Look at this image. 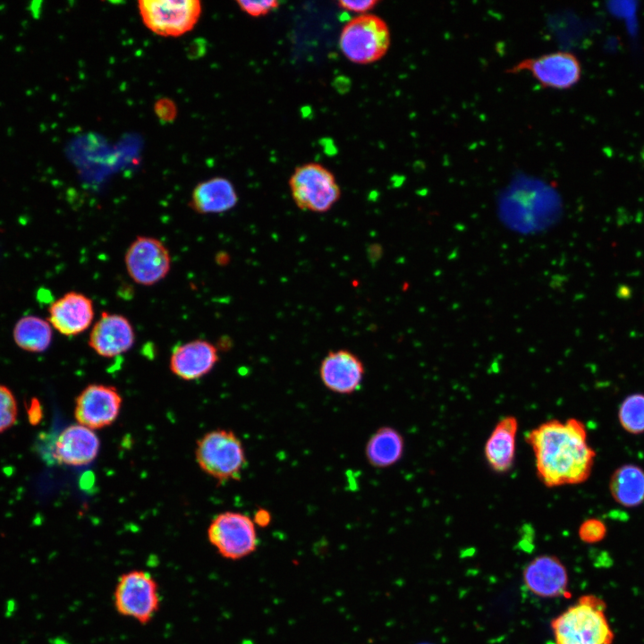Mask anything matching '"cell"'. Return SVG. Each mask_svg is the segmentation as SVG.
Listing matches in <instances>:
<instances>
[{"mask_svg":"<svg viewBox=\"0 0 644 644\" xmlns=\"http://www.w3.org/2000/svg\"><path fill=\"white\" fill-rule=\"evenodd\" d=\"M404 452V440L401 433L388 426L377 429L365 447V456L375 468H388L400 461Z\"/></svg>","mask_w":644,"mask_h":644,"instance_id":"20","label":"cell"},{"mask_svg":"<svg viewBox=\"0 0 644 644\" xmlns=\"http://www.w3.org/2000/svg\"><path fill=\"white\" fill-rule=\"evenodd\" d=\"M365 369L360 359L349 350L330 351L319 367L323 385L331 392L351 394L361 385Z\"/></svg>","mask_w":644,"mask_h":644,"instance_id":"12","label":"cell"},{"mask_svg":"<svg viewBox=\"0 0 644 644\" xmlns=\"http://www.w3.org/2000/svg\"><path fill=\"white\" fill-rule=\"evenodd\" d=\"M605 609L599 597L581 596L551 621L555 644H612L614 635Z\"/></svg>","mask_w":644,"mask_h":644,"instance_id":"2","label":"cell"},{"mask_svg":"<svg viewBox=\"0 0 644 644\" xmlns=\"http://www.w3.org/2000/svg\"><path fill=\"white\" fill-rule=\"evenodd\" d=\"M240 9L252 17L265 16L275 11L279 6V2L275 0L261 1H237Z\"/></svg>","mask_w":644,"mask_h":644,"instance_id":"26","label":"cell"},{"mask_svg":"<svg viewBox=\"0 0 644 644\" xmlns=\"http://www.w3.org/2000/svg\"><path fill=\"white\" fill-rule=\"evenodd\" d=\"M421 644H428V643H421Z\"/></svg>","mask_w":644,"mask_h":644,"instance_id":"30","label":"cell"},{"mask_svg":"<svg viewBox=\"0 0 644 644\" xmlns=\"http://www.w3.org/2000/svg\"><path fill=\"white\" fill-rule=\"evenodd\" d=\"M253 521L260 527H266L271 521V515L267 510L258 509L255 513Z\"/></svg>","mask_w":644,"mask_h":644,"instance_id":"29","label":"cell"},{"mask_svg":"<svg viewBox=\"0 0 644 644\" xmlns=\"http://www.w3.org/2000/svg\"><path fill=\"white\" fill-rule=\"evenodd\" d=\"M15 343L24 351L41 352L46 351L52 341L50 324L35 316L21 318L13 329Z\"/></svg>","mask_w":644,"mask_h":644,"instance_id":"22","label":"cell"},{"mask_svg":"<svg viewBox=\"0 0 644 644\" xmlns=\"http://www.w3.org/2000/svg\"><path fill=\"white\" fill-rule=\"evenodd\" d=\"M391 33L385 20L373 13L360 14L343 27L339 48L346 59L358 64L380 60L387 53Z\"/></svg>","mask_w":644,"mask_h":644,"instance_id":"3","label":"cell"},{"mask_svg":"<svg viewBox=\"0 0 644 644\" xmlns=\"http://www.w3.org/2000/svg\"><path fill=\"white\" fill-rule=\"evenodd\" d=\"M17 416L18 405L13 392L0 385V433L12 428Z\"/></svg>","mask_w":644,"mask_h":644,"instance_id":"24","label":"cell"},{"mask_svg":"<svg viewBox=\"0 0 644 644\" xmlns=\"http://www.w3.org/2000/svg\"><path fill=\"white\" fill-rule=\"evenodd\" d=\"M528 589L541 597H555L566 593L568 574L559 558L542 555L532 559L523 570Z\"/></svg>","mask_w":644,"mask_h":644,"instance_id":"17","label":"cell"},{"mask_svg":"<svg viewBox=\"0 0 644 644\" xmlns=\"http://www.w3.org/2000/svg\"><path fill=\"white\" fill-rule=\"evenodd\" d=\"M219 360L217 348L208 341L196 339L178 344L170 357V369L184 380H195L209 373Z\"/></svg>","mask_w":644,"mask_h":644,"instance_id":"16","label":"cell"},{"mask_svg":"<svg viewBox=\"0 0 644 644\" xmlns=\"http://www.w3.org/2000/svg\"><path fill=\"white\" fill-rule=\"evenodd\" d=\"M100 442L96 433L80 424H72L57 436L52 457L67 466H84L91 463L99 452Z\"/></svg>","mask_w":644,"mask_h":644,"instance_id":"14","label":"cell"},{"mask_svg":"<svg viewBox=\"0 0 644 644\" xmlns=\"http://www.w3.org/2000/svg\"><path fill=\"white\" fill-rule=\"evenodd\" d=\"M521 72H530L543 88L568 89L579 82L581 65L573 54L556 51L523 59L506 71L513 74Z\"/></svg>","mask_w":644,"mask_h":644,"instance_id":"9","label":"cell"},{"mask_svg":"<svg viewBox=\"0 0 644 644\" xmlns=\"http://www.w3.org/2000/svg\"><path fill=\"white\" fill-rule=\"evenodd\" d=\"M606 535V524L597 518H589L584 521L579 528L580 540L588 544L600 542L605 538Z\"/></svg>","mask_w":644,"mask_h":644,"instance_id":"25","label":"cell"},{"mask_svg":"<svg viewBox=\"0 0 644 644\" xmlns=\"http://www.w3.org/2000/svg\"><path fill=\"white\" fill-rule=\"evenodd\" d=\"M135 333L123 315L103 312L93 326L89 345L99 356L113 358L128 352L134 344Z\"/></svg>","mask_w":644,"mask_h":644,"instance_id":"13","label":"cell"},{"mask_svg":"<svg viewBox=\"0 0 644 644\" xmlns=\"http://www.w3.org/2000/svg\"><path fill=\"white\" fill-rule=\"evenodd\" d=\"M614 500L623 507L633 508L644 502V470L638 465L618 467L609 481Z\"/></svg>","mask_w":644,"mask_h":644,"instance_id":"21","label":"cell"},{"mask_svg":"<svg viewBox=\"0 0 644 644\" xmlns=\"http://www.w3.org/2000/svg\"><path fill=\"white\" fill-rule=\"evenodd\" d=\"M377 4V0L339 1L337 3L340 8L358 13V15L369 13Z\"/></svg>","mask_w":644,"mask_h":644,"instance_id":"27","label":"cell"},{"mask_svg":"<svg viewBox=\"0 0 644 644\" xmlns=\"http://www.w3.org/2000/svg\"><path fill=\"white\" fill-rule=\"evenodd\" d=\"M122 406V396L113 386L91 384L78 395L74 416L78 423L90 429L103 428L114 422Z\"/></svg>","mask_w":644,"mask_h":644,"instance_id":"11","label":"cell"},{"mask_svg":"<svg viewBox=\"0 0 644 644\" xmlns=\"http://www.w3.org/2000/svg\"><path fill=\"white\" fill-rule=\"evenodd\" d=\"M126 270L138 284L150 286L159 283L169 273L171 257L166 246L158 239L138 236L124 256Z\"/></svg>","mask_w":644,"mask_h":644,"instance_id":"10","label":"cell"},{"mask_svg":"<svg viewBox=\"0 0 644 644\" xmlns=\"http://www.w3.org/2000/svg\"><path fill=\"white\" fill-rule=\"evenodd\" d=\"M195 455L200 469L220 483L239 479L247 463L242 441L227 429L205 434L197 443Z\"/></svg>","mask_w":644,"mask_h":644,"instance_id":"4","label":"cell"},{"mask_svg":"<svg viewBox=\"0 0 644 644\" xmlns=\"http://www.w3.org/2000/svg\"><path fill=\"white\" fill-rule=\"evenodd\" d=\"M295 205L301 210L324 213L339 200L341 189L334 174L319 163L295 167L289 179Z\"/></svg>","mask_w":644,"mask_h":644,"instance_id":"5","label":"cell"},{"mask_svg":"<svg viewBox=\"0 0 644 644\" xmlns=\"http://www.w3.org/2000/svg\"><path fill=\"white\" fill-rule=\"evenodd\" d=\"M518 420L514 416L502 418L490 433L484 447L489 467L497 473H505L514 463Z\"/></svg>","mask_w":644,"mask_h":644,"instance_id":"18","label":"cell"},{"mask_svg":"<svg viewBox=\"0 0 644 644\" xmlns=\"http://www.w3.org/2000/svg\"><path fill=\"white\" fill-rule=\"evenodd\" d=\"M238 195L225 177H213L198 183L192 191L191 208L198 214H220L236 206Z\"/></svg>","mask_w":644,"mask_h":644,"instance_id":"19","label":"cell"},{"mask_svg":"<svg viewBox=\"0 0 644 644\" xmlns=\"http://www.w3.org/2000/svg\"><path fill=\"white\" fill-rule=\"evenodd\" d=\"M526 441L534 454L537 475L546 487L580 484L591 474L596 453L580 420H547L530 430Z\"/></svg>","mask_w":644,"mask_h":644,"instance_id":"1","label":"cell"},{"mask_svg":"<svg viewBox=\"0 0 644 644\" xmlns=\"http://www.w3.org/2000/svg\"><path fill=\"white\" fill-rule=\"evenodd\" d=\"M115 610L141 624L149 623L160 606L159 589L152 575L143 570L123 573L114 592Z\"/></svg>","mask_w":644,"mask_h":644,"instance_id":"6","label":"cell"},{"mask_svg":"<svg viewBox=\"0 0 644 644\" xmlns=\"http://www.w3.org/2000/svg\"><path fill=\"white\" fill-rule=\"evenodd\" d=\"M208 538L222 557L233 561L250 555L258 545L253 520L238 512L217 514L208 526Z\"/></svg>","mask_w":644,"mask_h":644,"instance_id":"7","label":"cell"},{"mask_svg":"<svg viewBox=\"0 0 644 644\" xmlns=\"http://www.w3.org/2000/svg\"><path fill=\"white\" fill-rule=\"evenodd\" d=\"M618 420L622 428L630 434L644 433V394H632L621 402Z\"/></svg>","mask_w":644,"mask_h":644,"instance_id":"23","label":"cell"},{"mask_svg":"<svg viewBox=\"0 0 644 644\" xmlns=\"http://www.w3.org/2000/svg\"><path fill=\"white\" fill-rule=\"evenodd\" d=\"M155 111L158 118L165 122L172 121L176 115V106L171 99L162 98L156 102Z\"/></svg>","mask_w":644,"mask_h":644,"instance_id":"28","label":"cell"},{"mask_svg":"<svg viewBox=\"0 0 644 644\" xmlns=\"http://www.w3.org/2000/svg\"><path fill=\"white\" fill-rule=\"evenodd\" d=\"M92 300L77 292H70L49 307L48 321L60 334L74 336L87 330L94 318Z\"/></svg>","mask_w":644,"mask_h":644,"instance_id":"15","label":"cell"},{"mask_svg":"<svg viewBox=\"0 0 644 644\" xmlns=\"http://www.w3.org/2000/svg\"><path fill=\"white\" fill-rule=\"evenodd\" d=\"M138 8L145 26L163 37H178L191 30L202 12L199 0H141Z\"/></svg>","mask_w":644,"mask_h":644,"instance_id":"8","label":"cell"}]
</instances>
